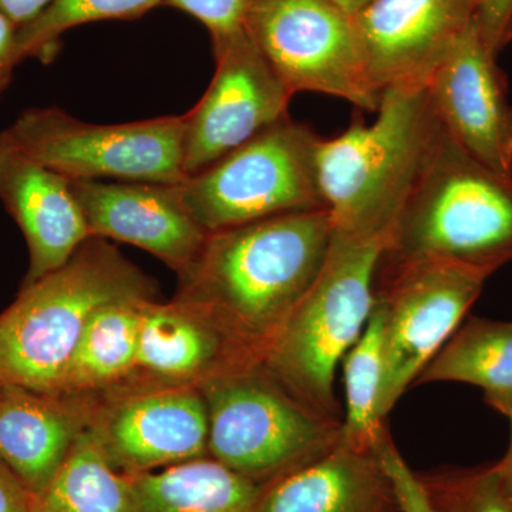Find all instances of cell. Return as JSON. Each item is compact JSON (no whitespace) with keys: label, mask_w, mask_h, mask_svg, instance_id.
<instances>
[{"label":"cell","mask_w":512,"mask_h":512,"mask_svg":"<svg viewBox=\"0 0 512 512\" xmlns=\"http://www.w3.org/2000/svg\"><path fill=\"white\" fill-rule=\"evenodd\" d=\"M207 403L208 456L258 484L308 466L338 444L342 421L293 399L262 365L200 384Z\"/></svg>","instance_id":"6"},{"label":"cell","mask_w":512,"mask_h":512,"mask_svg":"<svg viewBox=\"0 0 512 512\" xmlns=\"http://www.w3.org/2000/svg\"><path fill=\"white\" fill-rule=\"evenodd\" d=\"M474 10L476 0H373L355 23L376 89L427 86Z\"/></svg>","instance_id":"14"},{"label":"cell","mask_w":512,"mask_h":512,"mask_svg":"<svg viewBox=\"0 0 512 512\" xmlns=\"http://www.w3.org/2000/svg\"><path fill=\"white\" fill-rule=\"evenodd\" d=\"M508 419L511 421L510 446H508L507 453L504 454V457L501 458L498 463H495L494 467L497 473L500 474L501 480H503L504 484L512 491V412L510 416H508Z\"/></svg>","instance_id":"33"},{"label":"cell","mask_w":512,"mask_h":512,"mask_svg":"<svg viewBox=\"0 0 512 512\" xmlns=\"http://www.w3.org/2000/svg\"><path fill=\"white\" fill-rule=\"evenodd\" d=\"M18 32V26L0 12V96L9 89L15 67L20 63Z\"/></svg>","instance_id":"29"},{"label":"cell","mask_w":512,"mask_h":512,"mask_svg":"<svg viewBox=\"0 0 512 512\" xmlns=\"http://www.w3.org/2000/svg\"><path fill=\"white\" fill-rule=\"evenodd\" d=\"M429 512H512V491L494 464L416 474Z\"/></svg>","instance_id":"26"},{"label":"cell","mask_w":512,"mask_h":512,"mask_svg":"<svg viewBox=\"0 0 512 512\" xmlns=\"http://www.w3.org/2000/svg\"><path fill=\"white\" fill-rule=\"evenodd\" d=\"M90 430L124 474L150 473L208 456L200 386H130L93 399Z\"/></svg>","instance_id":"12"},{"label":"cell","mask_w":512,"mask_h":512,"mask_svg":"<svg viewBox=\"0 0 512 512\" xmlns=\"http://www.w3.org/2000/svg\"><path fill=\"white\" fill-rule=\"evenodd\" d=\"M261 357L190 303L148 301L141 316L136 366L126 386H200ZM121 387V389H123Z\"/></svg>","instance_id":"15"},{"label":"cell","mask_w":512,"mask_h":512,"mask_svg":"<svg viewBox=\"0 0 512 512\" xmlns=\"http://www.w3.org/2000/svg\"><path fill=\"white\" fill-rule=\"evenodd\" d=\"M457 382L480 387L488 406L512 412V322L468 318L421 370L417 384Z\"/></svg>","instance_id":"22"},{"label":"cell","mask_w":512,"mask_h":512,"mask_svg":"<svg viewBox=\"0 0 512 512\" xmlns=\"http://www.w3.org/2000/svg\"><path fill=\"white\" fill-rule=\"evenodd\" d=\"M148 301L153 299L113 302L93 313L55 396L96 399L126 386L136 366L141 316Z\"/></svg>","instance_id":"20"},{"label":"cell","mask_w":512,"mask_h":512,"mask_svg":"<svg viewBox=\"0 0 512 512\" xmlns=\"http://www.w3.org/2000/svg\"><path fill=\"white\" fill-rule=\"evenodd\" d=\"M0 202L29 249L22 286L66 264L90 235L70 180L33 160L0 131Z\"/></svg>","instance_id":"18"},{"label":"cell","mask_w":512,"mask_h":512,"mask_svg":"<svg viewBox=\"0 0 512 512\" xmlns=\"http://www.w3.org/2000/svg\"><path fill=\"white\" fill-rule=\"evenodd\" d=\"M389 434L373 450L343 443L264 484L255 512H406Z\"/></svg>","instance_id":"17"},{"label":"cell","mask_w":512,"mask_h":512,"mask_svg":"<svg viewBox=\"0 0 512 512\" xmlns=\"http://www.w3.org/2000/svg\"><path fill=\"white\" fill-rule=\"evenodd\" d=\"M319 140L311 127L286 116L174 185L175 195L208 234L292 212L326 210L316 175Z\"/></svg>","instance_id":"7"},{"label":"cell","mask_w":512,"mask_h":512,"mask_svg":"<svg viewBox=\"0 0 512 512\" xmlns=\"http://www.w3.org/2000/svg\"><path fill=\"white\" fill-rule=\"evenodd\" d=\"M320 2L328 3L333 8L342 10L346 15L355 16L359 15L362 10H365L373 0H320Z\"/></svg>","instance_id":"34"},{"label":"cell","mask_w":512,"mask_h":512,"mask_svg":"<svg viewBox=\"0 0 512 512\" xmlns=\"http://www.w3.org/2000/svg\"><path fill=\"white\" fill-rule=\"evenodd\" d=\"M50 3L52 0H0V12L22 29L39 18Z\"/></svg>","instance_id":"31"},{"label":"cell","mask_w":512,"mask_h":512,"mask_svg":"<svg viewBox=\"0 0 512 512\" xmlns=\"http://www.w3.org/2000/svg\"><path fill=\"white\" fill-rule=\"evenodd\" d=\"M417 261L485 278L512 261V178L470 156L441 124L379 264Z\"/></svg>","instance_id":"3"},{"label":"cell","mask_w":512,"mask_h":512,"mask_svg":"<svg viewBox=\"0 0 512 512\" xmlns=\"http://www.w3.org/2000/svg\"><path fill=\"white\" fill-rule=\"evenodd\" d=\"M157 291V282L110 241L87 238L0 313V386L55 396L93 313L113 302L157 299Z\"/></svg>","instance_id":"4"},{"label":"cell","mask_w":512,"mask_h":512,"mask_svg":"<svg viewBox=\"0 0 512 512\" xmlns=\"http://www.w3.org/2000/svg\"><path fill=\"white\" fill-rule=\"evenodd\" d=\"M474 25L487 49L498 56L512 42V0H476Z\"/></svg>","instance_id":"28"},{"label":"cell","mask_w":512,"mask_h":512,"mask_svg":"<svg viewBox=\"0 0 512 512\" xmlns=\"http://www.w3.org/2000/svg\"><path fill=\"white\" fill-rule=\"evenodd\" d=\"M33 497L22 480L0 461V512H30Z\"/></svg>","instance_id":"30"},{"label":"cell","mask_w":512,"mask_h":512,"mask_svg":"<svg viewBox=\"0 0 512 512\" xmlns=\"http://www.w3.org/2000/svg\"><path fill=\"white\" fill-rule=\"evenodd\" d=\"M130 477L136 512H255L264 488L210 456Z\"/></svg>","instance_id":"21"},{"label":"cell","mask_w":512,"mask_h":512,"mask_svg":"<svg viewBox=\"0 0 512 512\" xmlns=\"http://www.w3.org/2000/svg\"><path fill=\"white\" fill-rule=\"evenodd\" d=\"M158 6H164V0H52L39 18L19 29V62L37 59L49 64L69 30L104 20L140 19Z\"/></svg>","instance_id":"25"},{"label":"cell","mask_w":512,"mask_h":512,"mask_svg":"<svg viewBox=\"0 0 512 512\" xmlns=\"http://www.w3.org/2000/svg\"><path fill=\"white\" fill-rule=\"evenodd\" d=\"M93 400L0 386V461L39 494L92 419Z\"/></svg>","instance_id":"19"},{"label":"cell","mask_w":512,"mask_h":512,"mask_svg":"<svg viewBox=\"0 0 512 512\" xmlns=\"http://www.w3.org/2000/svg\"><path fill=\"white\" fill-rule=\"evenodd\" d=\"M402 493L404 505H406V512H427L419 481H417L416 477L409 478V480L404 483Z\"/></svg>","instance_id":"32"},{"label":"cell","mask_w":512,"mask_h":512,"mask_svg":"<svg viewBox=\"0 0 512 512\" xmlns=\"http://www.w3.org/2000/svg\"><path fill=\"white\" fill-rule=\"evenodd\" d=\"M293 94H328L377 111L382 92L367 72L355 18L320 0H252L244 23Z\"/></svg>","instance_id":"9"},{"label":"cell","mask_w":512,"mask_h":512,"mask_svg":"<svg viewBox=\"0 0 512 512\" xmlns=\"http://www.w3.org/2000/svg\"><path fill=\"white\" fill-rule=\"evenodd\" d=\"M383 312L373 301L362 335L343 357L346 416L340 440L359 450H373L386 429L379 414L383 377Z\"/></svg>","instance_id":"24"},{"label":"cell","mask_w":512,"mask_h":512,"mask_svg":"<svg viewBox=\"0 0 512 512\" xmlns=\"http://www.w3.org/2000/svg\"><path fill=\"white\" fill-rule=\"evenodd\" d=\"M92 237L143 249L180 276L198 258L208 232L184 210L174 185L70 180Z\"/></svg>","instance_id":"16"},{"label":"cell","mask_w":512,"mask_h":512,"mask_svg":"<svg viewBox=\"0 0 512 512\" xmlns=\"http://www.w3.org/2000/svg\"><path fill=\"white\" fill-rule=\"evenodd\" d=\"M448 136L491 170L512 178V104L507 79L471 22L427 83Z\"/></svg>","instance_id":"13"},{"label":"cell","mask_w":512,"mask_h":512,"mask_svg":"<svg viewBox=\"0 0 512 512\" xmlns=\"http://www.w3.org/2000/svg\"><path fill=\"white\" fill-rule=\"evenodd\" d=\"M376 113L372 124L355 117L338 137L320 138L316 175L335 232L386 245L440 124L426 86L383 90Z\"/></svg>","instance_id":"2"},{"label":"cell","mask_w":512,"mask_h":512,"mask_svg":"<svg viewBox=\"0 0 512 512\" xmlns=\"http://www.w3.org/2000/svg\"><path fill=\"white\" fill-rule=\"evenodd\" d=\"M485 281L478 272L444 262L377 266L375 303L384 322L379 397L383 420L456 332Z\"/></svg>","instance_id":"10"},{"label":"cell","mask_w":512,"mask_h":512,"mask_svg":"<svg viewBox=\"0 0 512 512\" xmlns=\"http://www.w3.org/2000/svg\"><path fill=\"white\" fill-rule=\"evenodd\" d=\"M212 40L215 73L185 116L184 173L204 171L288 116L293 93L244 28Z\"/></svg>","instance_id":"11"},{"label":"cell","mask_w":512,"mask_h":512,"mask_svg":"<svg viewBox=\"0 0 512 512\" xmlns=\"http://www.w3.org/2000/svg\"><path fill=\"white\" fill-rule=\"evenodd\" d=\"M184 130V114L93 124L52 106L22 111L5 133L23 153L67 180L178 185L187 180Z\"/></svg>","instance_id":"8"},{"label":"cell","mask_w":512,"mask_h":512,"mask_svg":"<svg viewBox=\"0 0 512 512\" xmlns=\"http://www.w3.org/2000/svg\"><path fill=\"white\" fill-rule=\"evenodd\" d=\"M335 231V229H333ZM384 242L333 232L328 258L266 350L262 367L306 409L340 420L336 367L365 329Z\"/></svg>","instance_id":"5"},{"label":"cell","mask_w":512,"mask_h":512,"mask_svg":"<svg viewBox=\"0 0 512 512\" xmlns=\"http://www.w3.org/2000/svg\"><path fill=\"white\" fill-rule=\"evenodd\" d=\"M251 3L252 0H164V6L181 10L202 23L211 39L244 28Z\"/></svg>","instance_id":"27"},{"label":"cell","mask_w":512,"mask_h":512,"mask_svg":"<svg viewBox=\"0 0 512 512\" xmlns=\"http://www.w3.org/2000/svg\"><path fill=\"white\" fill-rule=\"evenodd\" d=\"M30 512H136L133 481L111 464L87 426L49 484L33 497Z\"/></svg>","instance_id":"23"},{"label":"cell","mask_w":512,"mask_h":512,"mask_svg":"<svg viewBox=\"0 0 512 512\" xmlns=\"http://www.w3.org/2000/svg\"><path fill=\"white\" fill-rule=\"evenodd\" d=\"M328 210L292 212L208 235L174 298L190 303L264 359L318 278L333 239Z\"/></svg>","instance_id":"1"}]
</instances>
